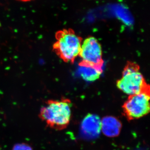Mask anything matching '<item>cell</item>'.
Segmentation results:
<instances>
[{"label":"cell","instance_id":"6da1fadb","mask_svg":"<svg viewBox=\"0 0 150 150\" xmlns=\"http://www.w3.org/2000/svg\"><path fill=\"white\" fill-rule=\"evenodd\" d=\"M71 102L69 99L49 100L40 108L39 117L46 126L62 131L69 125L71 118Z\"/></svg>","mask_w":150,"mask_h":150},{"label":"cell","instance_id":"7a4b0ae2","mask_svg":"<svg viewBox=\"0 0 150 150\" xmlns=\"http://www.w3.org/2000/svg\"><path fill=\"white\" fill-rule=\"evenodd\" d=\"M55 38L56 41L53 46L55 53L64 62L74 63L79 55L82 38L70 28L57 31Z\"/></svg>","mask_w":150,"mask_h":150},{"label":"cell","instance_id":"3957f363","mask_svg":"<svg viewBox=\"0 0 150 150\" xmlns=\"http://www.w3.org/2000/svg\"><path fill=\"white\" fill-rule=\"evenodd\" d=\"M117 88L129 96L137 94L150 89L140 67L136 63L129 62L123 69L122 77L117 81Z\"/></svg>","mask_w":150,"mask_h":150},{"label":"cell","instance_id":"277c9868","mask_svg":"<svg viewBox=\"0 0 150 150\" xmlns=\"http://www.w3.org/2000/svg\"><path fill=\"white\" fill-rule=\"evenodd\" d=\"M150 89L129 96L122 106L123 115L129 121L139 119L150 112Z\"/></svg>","mask_w":150,"mask_h":150},{"label":"cell","instance_id":"5b68a950","mask_svg":"<svg viewBox=\"0 0 150 150\" xmlns=\"http://www.w3.org/2000/svg\"><path fill=\"white\" fill-rule=\"evenodd\" d=\"M79 56L82 59V63L95 67H102V48L97 39L94 37L86 38L82 43Z\"/></svg>","mask_w":150,"mask_h":150},{"label":"cell","instance_id":"8992f818","mask_svg":"<svg viewBox=\"0 0 150 150\" xmlns=\"http://www.w3.org/2000/svg\"><path fill=\"white\" fill-rule=\"evenodd\" d=\"M101 131L105 136L117 137L120 134L122 125L117 118L113 116H106L101 120Z\"/></svg>","mask_w":150,"mask_h":150},{"label":"cell","instance_id":"52a82bcc","mask_svg":"<svg viewBox=\"0 0 150 150\" xmlns=\"http://www.w3.org/2000/svg\"><path fill=\"white\" fill-rule=\"evenodd\" d=\"M82 123L83 130L89 135H98L101 131V120L97 115L88 114L84 119Z\"/></svg>","mask_w":150,"mask_h":150},{"label":"cell","instance_id":"ba28073f","mask_svg":"<svg viewBox=\"0 0 150 150\" xmlns=\"http://www.w3.org/2000/svg\"><path fill=\"white\" fill-rule=\"evenodd\" d=\"M79 71L81 76L86 81H92L96 80L102 72V67L86 64L81 62Z\"/></svg>","mask_w":150,"mask_h":150},{"label":"cell","instance_id":"9c48e42d","mask_svg":"<svg viewBox=\"0 0 150 150\" xmlns=\"http://www.w3.org/2000/svg\"><path fill=\"white\" fill-rule=\"evenodd\" d=\"M18 1L23 2H30L31 1H34V0H18Z\"/></svg>","mask_w":150,"mask_h":150}]
</instances>
